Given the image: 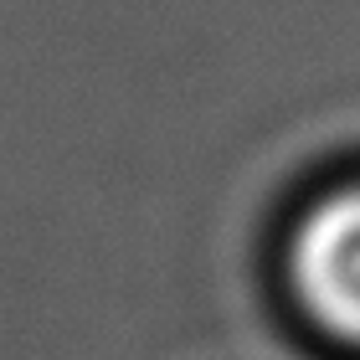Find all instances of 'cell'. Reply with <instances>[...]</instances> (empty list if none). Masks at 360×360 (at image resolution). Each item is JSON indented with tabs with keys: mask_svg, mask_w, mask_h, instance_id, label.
Instances as JSON below:
<instances>
[{
	"mask_svg": "<svg viewBox=\"0 0 360 360\" xmlns=\"http://www.w3.org/2000/svg\"><path fill=\"white\" fill-rule=\"evenodd\" d=\"M293 288L330 335L360 345V186L324 195L299 221Z\"/></svg>",
	"mask_w": 360,
	"mask_h": 360,
	"instance_id": "cell-1",
	"label": "cell"
}]
</instances>
